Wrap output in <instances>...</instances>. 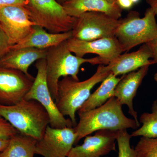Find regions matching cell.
Returning a JSON list of instances; mask_svg holds the SVG:
<instances>
[{
	"label": "cell",
	"instance_id": "6da1fadb",
	"mask_svg": "<svg viewBox=\"0 0 157 157\" xmlns=\"http://www.w3.org/2000/svg\"><path fill=\"white\" fill-rule=\"evenodd\" d=\"M77 113L79 121L74 127L76 134V144L83 137L100 130H136L140 126L134 119L126 116L122 105L115 97L110 98L101 107Z\"/></svg>",
	"mask_w": 157,
	"mask_h": 157
},
{
	"label": "cell",
	"instance_id": "7a4b0ae2",
	"mask_svg": "<svg viewBox=\"0 0 157 157\" xmlns=\"http://www.w3.org/2000/svg\"><path fill=\"white\" fill-rule=\"evenodd\" d=\"M110 73L107 65H99L94 75L84 81H77L70 76L59 80L56 101L57 107L64 116L69 117L73 127L77 123L76 112L89 98L93 88Z\"/></svg>",
	"mask_w": 157,
	"mask_h": 157
},
{
	"label": "cell",
	"instance_id": "3957f363",
	"mask_svg": "<svg viewBox=\"0 0 157 157\" xmlns=\"http://www.w3.org/2000/svg\"><path fill=\"white\" fill-rule=\"evenodd\" d=\"M45 59L47 85L55 102L58 96V83L61 77L70 76L78 81V72L83 64L107 65L99 56L84 58L74 55L69 49L67 40L48 48Z\"/></svg>",
	"mask_w": 157,
	"mask_h": 157
},
{
	"label": "cell",
	"instance_id": "277c9868",
	"mask_svg": "<svg viewBox=\"0 0 157 157\" xmlns=\"http://www.w3.org/2000/svg\"><path fill=\"white\" fill-rule=\"evenodd\" d=\"M0 117L19 133L37 140L43 137L50 123L48 113L38 101L24 98L14 105H0Z\"/></svg>",
	"mask_w": 157,
	"mask_h": 157
},
{
	"label": "cell",
	"instance_id": "5b68a950",
	"mask_svg": "<svg viewBox=\"0 0 157 157\" xmlns=\"http://www.w3.org/2000/svg\"><path fill=\"white\" fill-rule=\"evenodd\" d=\"M151 8L147 9L144 17L131 11L121 20L115 37L123 52H128L135 46L146 44L157 39V23Z\"/></svg>",
	"mask_w": 157,
	"mask_h": 157
},
{
	"label": "cell",
	"instance_id": "8992f818",
	"mask_svg": "<svg viewBox=\"0 0 157 157\" xmlns=\"http://www.w3.org/2000/svg\"><path fill=\"white\" fill-rule=\"evenodd\" d=\"M25 7L31 20L51 33L71 31L76 21L56 0H28Z\"/></svg>",
	"mask_w": 157,
	"mask_h": 157
},
{
	"label": "cell",
	"instance_id": "52a82bcc",
	"mask_svg": "<svg viewBox=\"0 0 157 157\" xmlns=\"http://www.w3.org/2000/svg\"><path fill=\"white\" fill-rule=\"evenodd\" d=\"M120 19L99 12H88L76 17L72 32V38L90 41L115 37Z\"/></svg>",
	"mask_w": 157,
	"mask_h": 157
},
{
	"label": "cell",
	"instance_id": "ba28073f",
	"mask_svg": "<svg viewBox=\"0 0 157 157\" xmlns=\"http://www.w3.org/2000/svg\"><path fill=\"white\" fill-rule=\"evenodd\" d=\"M35 67L37 73L33 85L24 99L36 100L46 109L50 118L49 125L56 128L73 127L70 119H66L59 111L48 89L46 80V59L38 60Z\"/></svg>",
	"mask_w": 157,
	"mask_h": 157
},
{
	"label": "cell",
	"instance_id": "9c48e42d",
	"mask_svg": "<svg viewBox=\"0 0 157 157\" xmlns=\"http://www.w3.org/2000/svg\"><path fill=\"white\" fill-rule=\"evenodd\" d=\"M76 140L74 127L56 128L49 125L43 137L37 140L35 153L43 157H67Z\"/></svg>",
	"mask_w": 157,
	"mask_h": 157
},
{
	"label": "cell",
	"instance_id": "30bf717a",
	"mask_svg": "<svg viewBox=\"0 0 157 157\" xmlns=\"http://www.w3.org/2000/svg\"><path fill=\"white\" fill-rule=\"evenodd\" d=\"M35 25L25 6H8L0 10V26L11 45H16L27 36Z\"/></svg>",
	"mask_w": 157,
	"mask_h": 157
},
{
	"label": "cell",
	"instance_id": "8fae6325",
	"mask_svg": "<svg viewBox=\"0 0 157 157\" xmlns=\"http://www.w3.org/2000/svg\"><path fill=\"white\" fill-rule=\"evenodd\" d=\"M35 78L19 70L0 66V105H14L22 100Z\"/></svg>",
	"mask_w": 157,
	"mask_h": 157
},
{
	"label": "cell",
	"instance_id": "7c38bea8",
	"mask_svg": "<svg viewBox=\"0 0 157 157\" xmlns=\"http://www.w3.org/2000/svg\"><path fill=\"white\" fill-rule=\"evenodd\" d=\"M67 42L69 49L76 56L83 58L87 54H94L104 60L107 65L123 52L115 37L90 41L72 37L67 40Z\"/></svg>",
	"mask_w": 157,
	"mask_h": 157
},
{
	"label": "cell",
	"instance_id": "4fadbf2b",
	"mask_svg": "<svg viewBox=\"0 0 157 157\" xmlns=\"http://www.w3.org/2000/svg\"><path fill=\"white\" fill-rule=\"evenodd\" d=\"M117 131L103 130L88 135L81 145L73 147L67 157H102L116 151Z\"/></svg>",
	"mask_w": 157,
	"mask_h": 157
},
{
	"label": "cell",
	"instance_id": "5bb4252c",
	"mask_svg": "<svg viewBox=\"0 0 157 157\" xmlns=\"http://www.w3.org/2000/svg\"><path fill=\"white\" fill-rule=\"evenodd\" d=\"M150 66L147 65L137 71L123 75L117 85L113 94V97L116 98L122 105L128 106L129 114L139 123H140L137 111L134 109L133 100L144 78L148 73Z\"/></svg>",
	"mask_w": 157,
	"mask_h": 157
},
{
	"label": "cell",
	"instance_id": "9a60e30c",
	"mask_svg": "<svg viewBox=\"0 0 157 157\" xmlns=\"http://www.w3.org/2000/svg\"><path fill=\"white\" fill-rule=\"evenodd\" d=\"M152 54L147 44H143L137 51L120 55L107 65L109 70L115 76L125 75L136 71L147 65L153 64Z\"/></svg>",
	"mask_w": 157,
	"mask_h": 157
},
{
	"label": "cell",
	"instance_id": "2e32d148",
	"mask_svg": "<svg viewBox=\"0 0 157 157\" xmlns=\"http://www.w3.org/2000/svg\"><path fill=\"white\" fill-rule=\"evenodd\" d=\"M62 6L68 15L76 18L86 12H99L119 19L123 10L107 0H69Z\"/></svg>",
	"mask_w": 157,
	"mask_h": 157
},
{
	"label": "cell",
	"instance_id": "e0dca14e",
	"mask_svg": "<svg viewBox=\"0 0 157 157\" xmlns=\"http://www.w3.org/2000/svg\"><path fill=\"white\" fill-rule=\"evenodd\" d=\"M72 37L71 31L60 33H51L42 27L35 25L30 33L19 43L12 45L11 50L24 48L48 49Z\"/></svg>",
	"mask_w": 157,
	"mask_h": 157
},
{
	"label": "cell",
	"instance_id": "ac0fdd59",
	"mask_svg": "<svg viewBox=\"0 0 157 157\" xmlns=\"http://www.w3.org/2000/svg\"><path fill=\"white\" fill-rule=\"evenodd\" d=\"M48 49L24 48L11 50L0 61V66L19 70L28 76H32L29 68L38 60L46 59Z\"/></svg>",
	"mask_w": 157,
	"mask_h": 157
},
{
	"label": "cell",
	"instance_id": "d6986e66",
	"mask_svg": "<svg viewBox=\"0 0 157 157\" xmlns=\"http://www.w3.org/2000/svg\"><path fill=\"white\" fill-rule=\"evenodd\" d=\"M121 78L115 76L111 72L101 82L100 86L91 94L77 112H84L95 109L105 104L113 97L114 90Z\"/></svg>",
	"mask_w": 157,
	"mask_h": 157
},
{
	"label": "cell",
	"instance_id": "ffe728a7",
	"mask_svg": "<svg viewBox=\"0 0 157 157\" xmlns=\"http://www.w3.org/2000/svg\"><path fill=\"white\" fill-rule=\"evenodd\" d=\"M37 140L20 133L10 138L9 145L0 152V157H34Z\"/></svg>",
	"mask_w": 157,
	"mask_h": 157
},
{
	"label": "cell",
	"instance_id": "44dd1931",
	"mask_svg": "<svg viewBox=\"0 0 157 157\" xmlns=\"http://www.w3.org/2000/svg\"><path fill=\"white\" fill-rule=\"evenodd\" d=\"M139 122L142 126L132 132V137L157 138V100L153 103L151 112L142 113Z\"/></svg>",
	"mask_w": 157,
	"mask_h": 157
},
{
	"label": "cell",
	"instance_id": "7402d4cb",
	"mask_svg": "<svg viewBox=\"0 0 157 157\" xmlns=\"http://www.w3.org/2000/svg\"><path fill=\"white\" fill-rule=\"evenodd\" d=\"M134 150L136 157H157V138L141 137Z\"/></svg>",
	"mask_w": 157,
	"mask_h": 157
},
{
	"label": "cell",
	"instance_id": "603a6c76",
	"mask_svg": "<svg viewBox=\"0 0 157 157\" xmlns=\"http://www.w3.org/2000/svg\"><path fill=\"white\" fill-rule=\"evenodd\" d=\"M132 137L127 130L117 131L116 140L118 148V157H136L135 150L130 143Z\"/></svg>",
	"mask_w": 157,
	"mask_h": 157
},
{
	"label": "cell",
	"instance_id": "cb8c5ba5",
	"mask_svg": "<svg viewBox=\"0 0 157 157\" xmlns=\"http://www.w3.org/2000/svg\"><path fill=\"white\" fill-rule=\"evenodd\" d=\"M19 133L8 121L0 117V138H10Z\"/></svg>",
	"mask_w": 157,
	"mask_h": 157
},
{
	"label": "cell",
	"instance_id": "d4e9b609",
	"mask_svg": "<svg viewBox=\"0 0 157 157\" xmlns=\"http://www.w3.org/2000/svg\"><path fill=\"white\" fill-rule=\"evenodd\" d=\"M11 46L8 37L0 26V61L11 51Z\"/></svg>",
	"mask_w": 157,
	"mask_h": 157
},
{
	"label": "cell",
	"instance_id": "484cf974",
	"mask_svg": "<svg viewBox=\"0 0 157 157\" xmlns=\"http://www.w3.org/2000/svg\"><path fill=\"white\" fill-rule=\"evenodd\" d=\"M28 0H0V10L10 6H26L28 5Z\"/></svg>",
	"mask_w": 157,
	"mask_h": 157
},
{
	"label": "cell",
	"instance_id": "4316f807",
	"mask_svg": "<svg viewBox=\"0 0 157 157\" xmlns=\"http://www.w3.org/2000/svg\"><path fill=\"white\" fill-rule=\"evenodd\" d=\"M146 44L151 51L153 63H157V39Z\"/></svg>",
	"mask_w": 157,
	"mask_h": 157
},
{
	"label": "cell",
	"instance_id": "83f0119b",
	"mask_svg": "<svg viewBox=\"0 0 157 157\" xmlns=\"http://www.w3.org/2000/svg\"><path fill=\"white\" fill-rule=\"evenodd\" d=\"M116 4L122 10L131 9L134 5L131 0H117Z\"/></svg>",
	"mask_w": 157,
	"mask_h": 157
},
{
	"label": "cell",
	"instance_id": "f1b7e54d",
	"mask_svg": "<svg viewBox=\"0 0 157 157\" xmlns=\"http://www.w3.org/2000/svg\"><path fill=\"white\" fill-rule=\"evenodd\" d=\"M10 138H0V152L6 149L9 145Z\"/></svg>",
	"mask_w": 157,
	"mask_h": 157
},
{
	"label": "cell",
	"instance_id": "f546056e",
	"mask_svg": "<svg viewBox=\"0 0 157 157\" xmlns=\"http://www.w3.org/2000/svg\"><path fill=\"white\" fill-rule=\"evenodd\" d=\"M147 3L150 6L154 12L155 16H157V0H146Z\"/></svg>",
	"mask_w": 157,
	"mask_h": 157
},
{
	"label": "cell",
	"instance_id": "4dcf8cb0",
	"mask_svg": "<svg viewBox=\"0 0 157 157\" xmlns=\"http://www.w3.org/2000/svg\"><path fill=\"white\" fill-rule=\"evenodd\" d=\"M56 2H58L59 4H60V5H62L63 4H64L65 3L67 2H68L69 0H56Z\"/></svg>",
	"mask_w": 157,
	"mask_h": 157
},
{
	"label": "cell",
	"instance_id": "1f68e13d",
	"mask_svg": "<svg viewBox=\"0 0 157 157\" xmlns=\"http://www.w3.org/2000/svg\"><path fill=\"white\" fill-rule=\"evenodd\" d=\"M131 1H132V2L133 3V4H135L139 2H140V0H131Z\"/></svg>",
	"mask_w": 157,
	"mask_h": 157
},
{
	"label": "cell",
	"instance_id": "d6a6232c",
	"mask_svg": "<svg viewBox=\"0 0 157 157\" xmlns=\"http://www.w3.org/2000/svg\"><path fill=\"white\" fill-rule=\"evenodd\" d=\"M107 1H109L110 2L116 3L117 0H107Z\"/></svg>",
	"mask_w": 157,
	"mask_h": 157
},
{
	"label": "cell",
	"instance_id": "836d02e7",
	"mask_svg": "<svg viewBox=\"0 0 157 157\" xmlns=\"http://www.w3.org/2000/svg\"><path fill=\"white\" fill-rule=\"evenodd\" d=\"M154 79L155 81H156L157 82V72L154 75Z\"/></svg>",
	"mask_w": 157,
	"mask_h": 157
}]
</instances>
